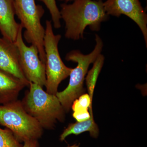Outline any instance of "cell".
Returning a JSON list of instances; mask_svg holds the SVG:
<instances>
[{
	"label": "cell",
	"instance_id": "obj_1",
	"mask_svg": "<svg viewBox=\"0 0 147 147\" xmlns=\"http://www.w3.org/2000/svg\"><path fill=\"white\" fill-rule=\"evenodd\" d=\"M60 12L65 23V36L74 40L83 38L87 27L99 30L101 23L108 18L102 0H74L72 3L61 5Z\"/></svg>",
	"mask_w": 147,
	"mask_h": 147
},
{
	"label": "cell",
	"instance_id": "obj_8",
	"mask_svg": "<svg viewBox=\"0 0 147 147\" xmlns=\"http://www.w3.org/2000/svg\"><path fill=\"white\" fill-rule=\"evenodd\" d=\"M108 16L126 15L136 23L142 31L147 45V15L139 0H106L103 3Z\"/></svg>",
	"mask_w": 147,
	"mask_h": 147
},
{
	"label": "cell",
	"instance_id": "obj_6",
	"mask_svg": "<svg viewBox=\"0 0 147 147\" xmlns=\"http://www.w3.org/2000/svg\"><path fill=\"white\" fill-rule=\"evenodd\" d=\"M61 38V35L54 34L52 21L47 20L43 42L46 58L45 87L46 92L51 94H56L59 85L69 76L73 69L66 66L61 57L58 44Z\"/></svg>",
	"mask_w": 147,
	"mask_h": 147
},
{
	"label": "cell",
	"instance_id": "obj_17",
	"mask_svg": "<svg viewBox=\"0 0 147 147\" xmlns=\"http://www.w3.org/2000/svg\"><path fill=\"white\" fill-rule=\"evenodd\" d=\"M72 116L77 122L84 121L89 119L91 117L89 111L83 113H73Z\"/></svg>",
	"mask_w": 147,
	"mask_h": 147
},
{
	"label": "cell",
	"instance_id": "obj_10",
	"mask_svg": "<svg viewBox=\"0 0 147 147\" xmlns=\"http://www.w3.org/2000/svg\"><path fill=\"white\" fill-rule=\"evenodd\" d=\"M15 15L13 0H0V32L2 37L13 43L21 26Z\"/></svg>",
	"mask_w": 147,
	"mask_h": 147
},
{
	"label": "cell",
	"instance_id": "obj_9",
	"mask_svg": "<svg viewBox=\"0 0 147 147\" xmlns=\"http://www.w3.org/2000/svg\"><path fill=\"white\" fill-rule=\"evenodd\" d=\"M0 69L20 79L29 86L30 82L21 68L15 43L3 37H0Z\"/></svg>",
	"mask_w": 147,
	"mask_h": 147
},
{
	"label": "cell",
	"instance_id": "obj_2",
	"mask_svg": "<svg viewBox=\"0 0 147 147\" xmlns=\"http://www.w3.org/2000/svg\"><path fill=\"white\" fill-rule=\"evenodd\" d=\"M29 86L21 102L27 113L42 128L53 129L57 121H64L65 111L56 95L48 93L34 83L30 82Z\"/></svg>",
	"mask_w": 147,
	"mask_h": 147
},
{
	"label": "cell",
	"instance_id": "obj_13",
	"mask_svg": "<svg viewBox=\"0 0 147 147\" xmlns=\"http://www.w3.org/2000/svg\"><path fill=\"white\" fill-rule=\"evenodd\" d=\"M104 61V56L100 54L95 61L92 68L89 71L86 78L87 89L92 101L95 87L96 85L98 77L103 66Z\"/></svg>",
	"mask_w": 147,
	"mask_h": 147
},
{
	"label": "cell",
	"instance_id": "obj_18",
	"mask_svg": "<svg viewBox=\"0 0 147 147\" xmlns=\"http://www.w3.org/2000/svg\"><path fill=\"white\" fill-rule=\"evenodd\" d=\"M22 147H38V140H30L24 142Z\"/></svg>",
	"mask_w": 147,
	"mask_h": 147
},
{
	"label": "cell",
	"instance_id": "obj_5",
	"mask_svg": "<svg viewBox=\"0 0 147 147\" xmlns=\"http://www.w3.org/2000/svg\"><path fill=\"white\" fill-rule=\"evenodd\" d=\"M15 15L25 29L24 38L28 43L37 48L40 58L45 63L46 58L43 42L45 28L41 20L45 13L42 6L36 5L35 0H13Z\"/></svg>",
	"mask_w": 147,
	"mask_h": 147
},
{
	"label": "cell",
	"instance_id": "obj_4",
	"mask_svg": "<svg viewBox=\"0 0 147 147\" xmlns=\"http://www.w3.org/2000/svg\"><path fill=\"white\" fill-rule=\"evenodd\" d=\"M0 125L10 129L20 143L38 140L43 134L42 127L18 99L0 105Z\"/></svg>",
	"mask_w": 147,
	"mask_h": 147
},
{
	"label": "cell",
	"instance_id": "obj_12",
	"mask_svg": "<svg viewBox=\"0 0 147 147\" xmlns=\"http://www.w3.org/2000/svg\"><path fill=\"white\" fill-rule=\"evenodd\" d=\"M85 131H89L93 138H97L98 137L99 129L95 122L94 116H91L89 119L84 121H77L75 123L69 124L61 134L60 140L63 142L69 135H78Z\"/></svg>",
	"mask_w": 147,
	"mask_h": 147
},
{
	"label": "cell",
	"instance_id": "obj_20",
	"mask_svg": "<svg viewBox=\"0 0 147 147\" xmlns=\"http://www.w3.org/2000/svg\"><path fill=\"white\" fill-rule=\"evenodd\" d=\"M59 1H71V0H59Z\"/></svg>",
	"mask_w": 147,
	"mask_h": 147
},
{
	"label": "cell",
	"instance_id": "obj_11",
	"mask_svg": "<svg viewBox=\"0 0 147 147\" xmlns=\"http://www.w3.org/2000/svg\"><path fill=\"white\" fill-rule=\"evenodd\" d=\"M26 86L23 81L0 69V105L17 100L20 92Z\"/></svg>",
	"mask_w": 147,
	"mask_h": 147
},
{
	"label": "cell",
	"instance_id": "obj_16",
	"mask_svg": "<svg viewBox=\"0 0 147 147\" xmlns=\"http://www.w3.org/2000/svg\"><path fill=\"white\" fill-rule=\"evenodd\" d=\"M42 2L46 6L49 10L53 26L56 29H59L61 27V16L59 9L58 8L56 0H38Z\"/></svg>",
	"mask_w": 147,
	"mask_h": 147
},
{
	"label": "cell",
	"instance_id": "obj_15",
	"mask_svg": "<svg viewBox=\"0 0 147 147\" xmlns=\"http://www.w3.org/2000/svg\"><path fill=\"white\" fill-rule=\"evenodd\" d=\"M19 141L10 129L0 128V147H22Z\"/></svg>",
	"mask_w": 147,
	"mask_h": 147
},
{
	"label": "cell",
	"instance_id": "obj_14",
	"mask_svg": "<svg viewBox=\"0 0 147 147\" xmlns=\"http://www.w3.org/2000/svg\"><path fill=\"white\" fill-rule=\"evenodd\" d=\"M92 101L88 94H83L74 101L71 108L74 113H83L88 111L90 109V115H93L92 109Z\"/></svg>",
	"mask_w": 147,
	"mask_h": 147
},
{
	"label": "cell",
	"instance_id": "obj_7",
	"mask_svg": "<svg viewBox=\"0 0 147 147\" xmlns=\"http://www.w3.org/2000/svg\"><path fill=\"white\" fill-rule=\"evenodd\" d=\"M23 29L21 25L14 42L19 54L21 68L29 82L43 88L46 84L45 63L40 60L37 48L34 45L27 46L24 42Z\"/></svg>",
	"mask_w": 147,
	"mask_h": 147
},
{
	"label": "cell",
	"instance_id": "obj_3",
	"mask_svg": "<svg viewBox=\"0 0 147 147\" xmlns=\"http://www.w3.org/2000/svg\"><path fill=\"white\" fill-rule=\"evenodd\" d=\"M95 40V47L90 54L84 55L79 50H74L69 52L66 56V60L76 63L77 65L75 68L72 69L69 74L68 86L64 90L58 92L56 94L65 112H68L74 101L84 94V80L89 67L101 54L103 42L97 34H96Z\"/></svg>",
	"mask_w": 147,
	"mask_h": 147
},
{
	"label": "cell",
	"instance_id": "obj_19",
	"mask_svg": "<svg viewBox=\"0 0 147 147\" xmlns=\"http://www.w3.org/2000/svg\"><path fill=\"white\" fill-rule=\"evenodd\" d=\"M79 145L76 144H75L72 145V146H69L67 147H79Z\"/></svg>",
	"mask_w": 147,
	"mask_h": 147
}]
</instances>
